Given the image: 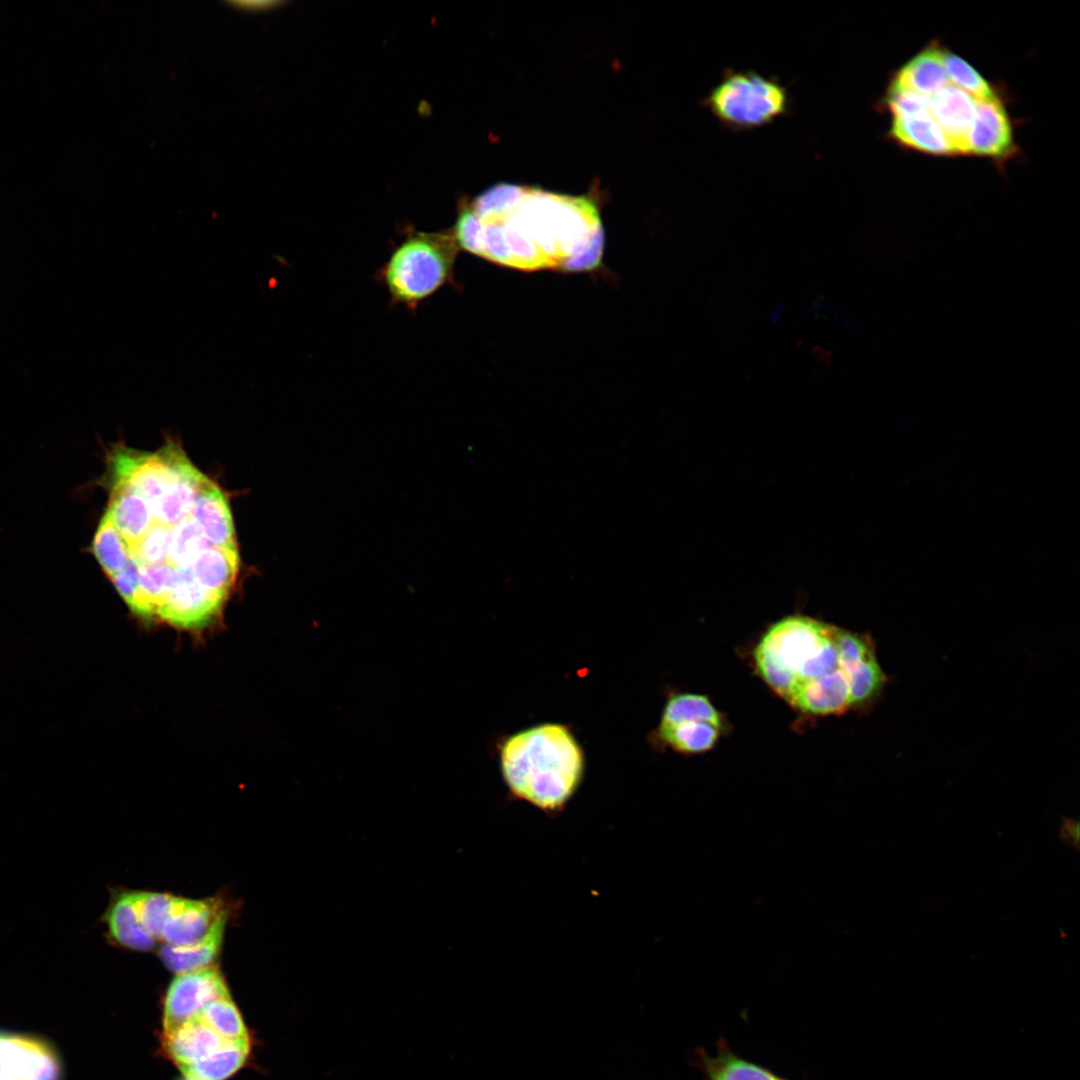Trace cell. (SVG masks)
Wrapping results in <instances>:
<instances>
[{
  "instance_id": "obj_1",
  "label": "cell",
  "mask_w": 1080,
  "mask_h": 1080,
  "mask_svg": "<svg viewBox=\"0 0 1080 1080\" xmlns=\"http://www.w3.org/2000/svg\"><path fill=\"white\" fill-rule=\"evenodd\" d=\"M452 233L460 250L523 271H591L600 265L604 245L592 198L511 183L465 203Z\"/></svg>"
},
{
  "instance_id": "obj_2",
  "label": "cell",
  "mask_w": 1080,
  "mask_h": 1080,
  "mask_svg": "<svg viewBox=\"0 0 1080 1080\" xmlns=\"http://www.w3.org/2000/svg\"><path fill=\"white\" fill-rule=\"evenodd\" d=\"M753 658L764 682L807 714L833 715L868 707L888 682L870 635L805 615L786 616L772 624Z\"/></svg>"
},
{
  "instance_id": "obj_3",
  "label": "cell",
  "mask_w": 1080,
  "mask_h": 1080,
  "mask_svg": "<svg viewBox=\"0 0 1080 1080\" xmlns=\"http://www.w3.org/2000/svg\"><path fill=\"white\" fill-rule=\"evenodd\" d=\"M500 765L514 798L556 816L582 780L584 755L566 726L545 723L509 736L501 746Z\"/></svg>"
},
{
  "instance_id": "obj_4",
  "label": "cell",
  "mask_w": 1080,
  "mask_h": 1080,
  "mask_svg": "<svg viewBox=\"0 0 1080 1080\" xmlns=\"http://www.w3.org/2000/svg\"><path fill=\"white\" fill-rule=\"evenodd\" d=\"M459 251L452 231L407 236L379 272L393 303L415 308L449 283Z\"/></svg>"
},
{
  "instance_id": "obj_5",
  "label": "cell",
  "mask_w": 1080,
  "mask_h": 1080,
  "mask_svg": "<svg viewBox=\"0 0 1080 1080\" xmlns=\"http://www.w3.org/2000/svg\"><path fill=\"white\" fill-rule=\"evenodd\" d=\"M710 112L736 130L758 128L782 116L789 96L778 81L754 71H730L704 100Z\"/></svg>"
},
{
  "instance_id": "obj_6",
  "label": "cell",
  "mask_w": 1080,
  "mask_h": 1080,
  "mask_svg": "<svg viewBox=\"0 0 1080 1080\" xmlns=\"http://www.w3.org/2000/svg\"><path fill=\"white\" fill-rule=\"evenodd\" d=\"M721 730V715L706 696L683 693L667 701L658 734L675 751L690 754L710 750Z\"/></svg>"
},
{
  "instance_id": "obj_7",
  "label": "cell",
  "mask_w": 1080,
  "mask_h": 1080,
  "mask_svg": "<svg viewBox=\"0 0 1080 1080\" xmlns=\"http://www.w3.org/2000/svg\"><path fill=\"white\" fill-rule=\"evenodd\" d=\"M0 1080H64L62 1055L40 1034L0 1029Z\"/></svg>"
},
{
  "instance_id": "obj_8",
  "label": "cell",
  "mask_w": 1080,
  "mask_h": 1080,
  "mask_svg": "<svg viewBox=\"0 0 1080 1080\" xmlns=\"http://www.w3.org/2000/svg\"><path fill=\"white\" fill-rule=\"evenodd\" d=\"M228 996L225 979L214 965L177 974L164 1001V1032L195 1018L210 1002Z\"/></svg>"
},
{
  "instance_id": "obj_9",
  "label": "cell",
  "mask_w": 1080,
  "mask_h": 1080,
  "mask_svg": "<svg viewBox=\"0 0 1080 1080\" xmlns=\"http://www.w3.org/2000/svg\"><path fill=\"white\" fill-rule=\"evenodd\" d=\"M225 599L200 585L187 569L177 575L158 617L181 628L201 627L216 616Z\"/></svg>"
},
{
  "instance_id": "obj_10",
  "label": "cell",
  "mask_w": 1080,
  "mask_h": 1080,
  "mask_svg": "<svg viewBox=\"0 0 1080 1080\" xmlns=\"http://www.w3.org/2000/svg\"><path fill=\"white\" fill-rule=\"evenodd\" d=\"M224 909V903L218 897L190 899L175 896L159 940L174 947L191 945L208 932Z\"/></svg>"
},
{
  "instance_id": "obj_11",
  "label": "cell",
  "mask_w": 1080,
  "mask_h": 1080,
  "mask_svg": "<svg viewBox=\"0 0 1080 1080\" xmlns=\"http://www.w3.org/2000/svg\"><path fill=\"white\" fill-rule=\"evenodd\" d=\"M929 113L953 154H969L968 137L976 114V99L949 83L931 96Z\"/></svg>"
},
{
  "instance_id": "obj_12",
  "label": "cell",
  "mask_w": 1080,
  "mask_h": 1080,
  "mask_svg": "<svg viewBox=\"0 0 1080 1080\" xmlns=\"http://www.w3.org/2000/svg\"><path fill=\"white\" fill-rule=\"evenodd\" d=\"M969 154L1005 158L1014 148L1008 114L997 96L976 99V114L968 137Z\"/></svg>"
},
{
  "instance_id": "obj_13",
  "label": "cell",
  "mask_w": 1080,
  "mask_h": 1080,
  "mask_svg": "<svg viewBox=\"0 0 1080 1080\" xmlns=\"http://www.w3.org/2000/svg\"><path fill=\"white\" fill-rule=\"evenodd\" d=\"M233 1042L221 1037L198 1016L164 1032L162 1040L167 1055L180 1070L208 1058Z\"/></svg>"
},
{
  "instance_id": "obj_14",
  "label": "cell",
  "mask_w": 1080,
  "mask_h": 1080,
  "mask_svg": "<svg viewBox=\"0 0 1080 1080\" xmlns=\"http://www.w3.org/2000/svg\"><path fill=\"white\" fill-rule=\"evenodd\" d=\"M102 921L107 928V938L122 948L149 951L156 944L157 940L141 921L132 891L114 892Z\"/></svg>"
},
{
  "instance_id": "obj_15",
  "label": "cell",
  "mask_w": 1080,
  "mask_h": 1080,
  "mask_svg": "<svg viewBox=\"0 0 1080 1080\" xmlns=\"http://www.w3.org/2000/svg\"><path fill=\"white\" fill-rule=\"evenodd\" d=\"M192 514L212 544L237 549L229 503L222 490L210 479L198 493Z\"/></svg>"
},
{
  "instance_id": "obj_16",
  "label": "cell",
  "mask_w": 1080,
  "mask_h": 1080,
  "mask_svg": "<svg viewBox=\"0 0 1080 1080\" xmlns=\"http://www.w3.org/2000/svg\"><path fill=\"white\" fill-rule=\"evenodd\" d=\"M227 921L228 911L224 909L195 943L183 947L165 944L160 950L163 963L176 974L213 966L222 947Z\"/></svg>"
},
{
  "instance_id": "obj_17",
  "label": "cell",
  "mask_w": 1080,
  "mask_h": 1080,
  "mask_svg": "<svg viewBox=\"0 0 1080 1080\" xmlns=\"http://www.w3.org/2000/svg\"><path fill=\"white\" fill-rule=\"evenodd\" d=\"M943 52L937 43L930 44L906 62L891 82L904 89L934 95L950 83L943 65Z\"/></svg>"
},
{
  "instance_id": "obj_18",
  "label": "cell",
  "mask_w": 1080,
  "mask_h": 1080,
  "mask_svg": "<svg viewBox=\"0 0 1080 1080\" xmlns=\"http://www.w3.org/2000/svg\"><path fill=\"white\" fill-rule=\"evenodd\" d=\"M888 135L897 143L920 152L953 155L946 137L929 111L893 117Z\"/></svg>"
},
{
  "instance_id": "obj_19",
  "label": "cell",
  "mask_w": 1080,
  "mask_h": 1080,
  "mask_svg": "<svg viewBox=\"0 0 1080 1080\" xmlns=\"http://www.w3.org/2000/svg\"><path fill=\"white\" fill-rule=\"evenodd\" d=\"M699 1064L706 1080H788L739 1056L724 1040L719 1042L712 1055L703 1050L699 1054Z\"/></svg>"
},
{
  "instance_id": "obj_20",
  "label": "cell",
  "mask_w": 1080,
  "mask_h": 1080,
  "mask_svg": "<svg viewBox=\"0 0 1080 1080\" xmlns=\"http://www.w3.org/2000/svg\"><path fill=\"white\" fill-rule=\"evenodd\" d=\"M191 570L200 585L226 598L239 570L238 549L209 546L193 562Z\"/></svg>"
},
{
  "instance_id": "obj_21",
  "label": "cell",
  "mask_w": 1080,
  "mask_h": 1080,
  "mask_svg": "<svg viewBox=\"0 0 1080 1080\" xmlns=\"http://www.w3.org/2000/svg\"><path fill=\"white\" fill-rule=\"evenodd\" d=\"M250 1050L249 1040L233 1042L222 1050L195 1064L183 1068L191 1080H225L245 1063Z\"/></svg>"
},
{
  "instance_id": "obj_22",
  "label": "cell",
  "mask_w": 1080,
  "mask_h": 1080,
  "mask_svg": "<svg viewBox=\"0 0 1080 1080\" xmlns=\"http://www.w3.org/2000/svg\"><path fill=\"white\" fill-rule=\"evenodd\" d=\"M91 551L110 579L128 561L127 546L106 512L97 526L92 540Z\"/></svg>"
},
{
  "instance_id": "obj_23",
  "label": "cell",
  "mask_w": 1080,
  "mask_h": 1080,
  "mask_svg": "<svg viewBox=\"0 0 1080 1080\" xmlns=\"http://www.w3.org/2000/svg\"><path fill=\"white\" fill-rule=\"evenodd\" d=\"M198 1017L226 1040H249L248 1031L231 996L210 1002Z\"/></svg>"
},
{
  "instance_id": "obj_24",
  "label": "cell",
  "mask_w": 1080,
  "mask_h": 1080,
  "mask_svg": "<svg viewBox=\"0 0 1080 1080\" xmlns=\"http://www.w3.org/2000/svg\"><path fill=\"white\" fill-rule=\"evenodd\" d=\"M943 65L949 82L973 98L985 100L995 96L988 82L958 55L944 50Z\"/></svg>"
},
{
  "instance_id": "obj_25",
  "label": "cell",
  "mask_w": 1080,
  "mask_h": 1080,
  "mask_svg": "<svg viewBox=\"0 0 1080 1080\" xmlns=\"http://www.w3.org/2000/svg\"><path fill=\"white\" fill-rule=\"evenodd\" d=\"M141 921L145 929L156 939L166 922L175 900V895L150 891H132Z\"/></svg>"
},
{
  "instance_id": "obj_26",
  "label": "cell",
  "mask_w": 1080,
  "mask_h": 1080,
  "mask_svg": "<svg viewBox=\"0 0 1080 1080\" xmlns=\"http://www.w3.org/2000/svg\"><path fill=\"white\" fill-rule=\"evenodd\" d=\"M883 103L893 117H904L929 111L931 96L904 89L891 82Z\"/></svg>"
},
{
  "instance_id": "obj_27",
  "label": "cell",
  "mask_w": 1080,
  "mask_h": 1080,
  "mask_svg": "<svg viewBox=\"0 0 1080 1080\" xmlns=\"http://www.w3.org/2000/svg\"><path fill=\"white\" fill-rule=\"evenodd\" d=\"M1079 834L1080 824L1078 820L1074 818H1064L1059 830L1060 840L1064 844L1077 850L1079 848Z\"/></svg>"
},
{
  "instance_id": "obj_28",
  "label": "cell",
  "mask_w": 1080,
  "mask_h": 1080,
  "mask_svg": "<svg viewBox=\"0 0 1080 1080\" xmlns=\"http://www.w3.org/2000/svg\"><path fill=\"white\" fill-rule=\"evenodd\" d=\"M182 1080H191V1079L185 1078V1079H182Z\"/></svg>"
}]
</instances>
